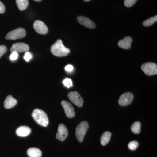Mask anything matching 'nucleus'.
Segmentation results:
<instances>
[{
	"label": "nucleus",
	"instance_id": "f257e3e1",
	"mask_svg": "<svg viewBox=\"0 0 157 157\" xmlns=\"http://www.w3.org/2000/svg\"><path fill=\"white\" fill-rule=\"evenodd\" d=\"M52 53L58 57H63L67 56L70 53L69 48L65 47L62 40L59 39L51 47Z\"/></svg>",
	"mask_w": 157,
	"mask_h": 157
},
{
	"label": "nucleus",
	"instance_id": "f03ea898",
	"mask_svg": "<svg viewBox=\"0 0 157 157\" xmlns=\"http://www.w3.org/2000/svg\"><path fill=\"white\" fill-rule=\"evenodd\" d=\"M32 117L40 125L45 127L48 125L49 121L48 116L43 110L39 109H34L32 113Z\"/></svg>",
	"mask_w": 157,
	"mask_h": 157
},
{
	"label": "nucleus",
	"instance_id": "7ed1b4c3",
	"mask_svg": "<svg viewBox=\"0 0 157 157\" xmlns=\"http://www.w3.org/2000/svg\"><path fill=\"white\" fill-rule=\"evenodd\" d=\"M89 128V124L86 121H83L78 124L76 128V135L78 141L82 142Z\"/></svg>",
	"mask_w": 157,
	"mask_h": 157
},
{
	"label": "nucleus",
	"instance_id": "20e7f679",
	"mask_svg": "<svg viewBox=\"0 0 157 157\" xmlns=\"http://www.w3.org/2000/svg\"><path fill=\"white\" fill-rule=\"evenodd\" d=\"M26 32L25 30L22 28H18L16 29L9 32L6 37V39L9 40H16L21 39L25 36Z\"/></svg>",
	"mask_w": 157,
	"mask_h": 157
},
{
	"label": "nucleus",
	"instance_id": "39448f33",
	"mask_svg": "<svg viewBox=\"0 0 157 157\" xmlns=\"http://www.w3.org/2000/svg\"><path fill=\"white\" fill-rule=\"evenodd\" d=\"M141 68L144 73L148 76L157 74V65L155 63L151 62L145 63L141 66Z\"/></svg>",
	"mask_w": 157,
	"mask_h": 157
},
{
	"label": "nucleus",
	"instance_id": "423d86ee",
	"mask_svg": "<svg viewBox=\"0 0 157 157\" xmlns=\"http://www.w3.org/2000/svg\"><path fill=\"white\" fill-rule=\"evenodd\" d=\"M68 97L70 101L76 106L78 107H82L83 106V98L77 92H70L68 94Z\"/></svg>",
	"mask_w": 157,
	"mask_h": 157
},
{
	"label": "nucleus",
	"instance_id": "0eeeda50",
	"mask_svg": "<svg viewBox=\"0 0 157 157\" xmlns=\"http://www.w3.org/2000/svg\"><path fill=\"white\" fill-rule=\"evenodd\" d=\"M61 105L64 110L65 114L68 118H72L75 116L76 113L74 111V108L70 102L66 101H63Z\"/></svg>",
	"mask_w": 157,
	"mask_h": 157
},
{
	"label": "nucleus",
	"instance_id": "6e6552de",
	"mask_svg": "<svg viewBox=\"0 0 157 157\" xmlns=\"http://www.w3.org/2000/svg\"><path fill=\"white\" fill-rule=\"evenodd\" d=\"M134 99L133 94L127 92L123 94L119 100V104L121 106H126L131 104Z\"/></svg>",
	"mask_w": 157,
	"mask_h": 157
},
{
	"label": "nucleus",
	"instance_id": "1a4fd4ad",
	"mask_svg": "<svg viewBox=\"0 0 157 157\" xmlns=\"http://www.w3.org/2000/svg\"><path fill=\"white\" fill-rule=\"evenodd\" d=\"M68 135V131L67 127L63 124H60L58 128V132L56 134L57 139L63 141L67 138Z\"/></svg>",
	"mask_w": 157,
	"mask_h": 157
},
{
	"label": "nucleus",
	"instance_id": "9d476101",
	"mask_svg": "<svg viewBox=\"0 0 157 157\" xmlns=\"http://www.w3.org/2000/svg\"><path fill=\"white\" fill-rule=\"evenodd\" d=\"M29 49V46L28 44L23 42L14 43L11 46L10 50L11 52H27Z\"/></svg>",
	"mask_w": 157,
	"mask_h": 157
},
{
	"label": "nucleus",
	"instance_id": "9b49d317",
	"mask_svg": "<svg viewBox=\"0 0 157 157\" xmlns=\"http://www.w3.org/2000/svg\"><path fill=\"white\" fill-rule=\"evenodd\" d=\"M33 27L37 33L40 34H45L48 32V29L47 26L44 22L40 20H37L34 22Z\"/></svg>",
	"mask_w": 157,
	"mask_h": 157
},
{
	"label": "nucleus",
	"instance_id": "f8f14e48",
	"mask_svg": "<svg viewBox=\"0 0 157 157\" xmlns=\"http://www.w3.org/2000/svg\"><path fill=\"white\" fill-rule=\"evenodd\" d=\"M77 20L81 25L90 29H94L96 27V25L91 20L84 16H79L77 17Z\"/></svg>",
	"mask_w": 157,
	"mask_h": 157
},
{
	"label": "nucleus",
	"instance_id": "ddd939ff",
	"mask_svg": "<svg viewBox=\"0 0 157 157\" xmlns=\"http://www.w3.org/2000/svg\"><path fill=\"white\" fill-rule=\"evenodd\" d=\"M30 128L26 126H23L17 128L16 131V134L17 136L21 137H25L30 134Z\"/></svg>",
	"mask_w": 157,
	"mask_h": 157
},
{
	"label": "nucleus",
	"instance_id": "4468645a",
	"mask_svg": "<svg viewBox=\"0 0 157 157\" xmlns=\"http://www.w3.org/2000/svg\"><path fill=\"white\" fill-rule=\"evenodd\" d=\"M132 42V38L131 37L127 36L119 41L118 45L121 48L125 49H128L131 48Z\"/></svg>",
	"mask_w": 157,
	"mask_h": 157
},
{
	"label": "nucleus",
	"instance_id": "2eb2a0df",
	"mask_svg": "<svg viewBox=\"0 0 157 157\" xmlns=\"http://www.w3.org/2000/svg\"><path fill=\"white\" fill-rule=\"evenodd\" d=\"M17 104V101L11 95H9L4 101V107L6 109H10L14 107Z\"/></svg>",
	"mask_w": 157,
	"mask_h": 157
},
{
	"label": "nucleus",
	"instance_id": "dca6fc26",
	"mask_svg": "<svg viewBox=\"0 0 157 157\" xmlns=\"http://www.w3.org/2000/svg\"><path fill=\"white\" fill-rule=\"evenodd\" d=\"M28 155L29 157H41L42 152L39 149L36 147H32L27 150Z\"/></svg>",
	"mask_w": 157,
	"mask_h": 157
},
{
	"label": "nucleus",
	"instance_id": "f3484780",
	"mask_svg": "<svg viewBox=\"0 0 157 157\" xmlns=\"http://www.w3.org/2000/svg\"><path fill=\"white\" fill-rule=\"evenodd\" d=\"M111 134L110 132H105L103 133L101 138V144L103 146L107 145L109 143L111 138Z\"/></svg>",
	"mask_w": 157,
	"mask_h": 157
},
{
	"label": "nucleus",
	"instance_id": "a211bd4d",
	"mask_svg": "<svg viewBox=\"0 0 157 157\" xmlns=\"http://www.w3.org/2000/svg\"><path fill=\"white\" fill-rule=\"evenodd\" d=\"M16 4L21 11L25 10L29 5L28 0H16Z\"/></svg>",
	"mask_w": 157,
	"mask_h": 157
},
{
	"label": "nucleus",
	"instance_id": "6ab92c4d",
	"mask_svg": "<svg viewBox=\"0 0 157 157\" xmlns=\"http://www.w3.org/2000/svg\"><path fill=\"white\" fill-rule=\"evenodd\" d=\"M141 129V123L139 121L134 122L131 127V130L135 134H138L140 133Z\"/></svg>",
	"mask_w": 157,
	"mask_h": 157
},
{
	"label": "nucleus",
	"instance_id": "aec40b11",
	"mask_svg": "<svg viewBox=\"0 0 157 157\" xmlns=\"http://www.w3.org/2000/svg\"><path fill=\"white\" fill-rule=\"evenodd\" d=\"M157 16H153L149 18V19L144 21L143 22V25L145 27L150 26L152 25L154 23L157 22Z\"/></svg>",
	"mask_w": 157,
	"mask_h": 157
},
{
	"label": "nucleus",
	"instance_id": "412c9836",
	"mask_svg": "<svg viewBox=\"0 0 157 157\" xmlns=\"http://www.w3.org/2000/svg\"><path fill=\"white\" fill-rule=\"evenodd\" d=\"M139 143L136 140H133L128 144V147L131 150L134 151L138 147Z\"/></svg>",
	"mask_w": 157,
	"mask_h": 157
},
{
	"label": "nucleus",
	"instance_id": "4be33fe9",
	"mask_svg": "<svg viewBox=\"0 0 157 157\" xmlns=\"http://www.w3.org/2000/svg\"><path fill=\"white\" fill-rule=\"evenodd\" d=\"M63 82L64 85L66 87L68 88L73 86V82H72L71 78H65Z\"/></svg>",
	"mask_w": 157,
	"mask_h": 157
},
{
	"label": "nucleus",
	"instance_id": "5701e85b",
	"mask_svg": "<svg viewBox=\"0 0 157 157\" xmlns=\"http://www.w3.org/2000/svg\"><path fill=\"white\" fill-rule=\"evenodd\" d=\"M137 0H124V5L127 7H131L135 5Z\"/></svg>",
	"mask_w": 157,
	"mask_h": 157
},
{
	"label": "nucleus",
	"instance_id": "b1692460",
	"mask_svg": "<svg viewBox=\"0 0 157 157\" xmlns=\"http://www.w3.org/2000/svg\"><path fill=\"white\" fill-rule=\"evenodd\" d=\"M32 58H33V55H32V53L29 52H27L24 56V59L26 62L29 61Z\"/></svg>",
	"mask_w": 157,
	"mask_h": 157
},
{
	"label": "nucleus",
	"instance_id": "393cba45",
	"mask_svg": "<svg viewBox=\"0 0 157 157\" xmlns=\"http://www.w3.org/2000/svg\"><path fill=\"white\" fill-rule=\"evenodd\" d=\"M7 50V47L5 45H0V58L2 57L4 54L6 53Z\"/></svg>",
	"mask_w": 157,
	"mask_h": 157
},
{
	"label": "nucleus",
	"instance_id": "a878e982",
	"mask_svg": "<svg viewBox=\"0 0 157 157\" xmlns=\"http://www.w3.org/2000/svg\"><path fill=\"white\" fill-rule=\"evenodd\" d=\"M18 53L17 52H13L11 53V55H10V59L11 61L16 60L18 58Z\"/></svg>",
	"mask_w": 157,
	"mask_h": 157
},
{
	"label": "nucleus",
	"instance_id": "bb28decb",
	"mask_svg": "<svg viewBox=\"0 0 157 157\" xmlns=\"http://www.w3.org/2000/svg\"><path fill=\"white\" fill-rule=\"evenodd\" d=\"M6 11V7L2 2L0 1V14H3Z\"/></svg>",
	"mask_w": 157,
	"mask_h": 157
},
{
	"label": "nucleus",
	"instance_id": "cd10ccee",
	"mask_svg": "<svg viewBox=\"0 0 157 157\" xmlns=\"http://www.w3.org/2000/svg\"><path fill=\"white\" fill-rule=\"evenodd\" d=\"M65 69L67 72H71L73 70V67L72 65H68L66 66Z\"/></svg>",
	"mask_w": 157,
	"mask_h": 157
},
{
	"label": "nucleus",
	"instance_id": "c85d7f7f",
	"mask_svg": "<svg viewBox=\"0 0 157 157\" xmlns=\"http://www.w3.org/2000/svg\"><path fill=\"white\" fill-rule=\"evenodd\" d=\"M35 1H36V2H40V1H42V0H34Z\"/></svg>",
	"mask_w": 157,
	"mask_h": 157
},
{
	"label": "nucleus",
	"instance_id": "c756f323",
	"mask_svg": "<svg viewBox=\"0 0 157 157\" xmlns=\"http://www.w3.org/2000/svg\"><path fill=\"white\" fill-rule=\"evenodd\" d=\"M84 1H85V2H89V1H90V0H84Z\"/></svg>",
	"mask_w": 157,
	"mask_h": 157
}]
</instances>
